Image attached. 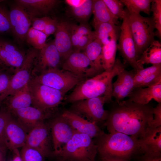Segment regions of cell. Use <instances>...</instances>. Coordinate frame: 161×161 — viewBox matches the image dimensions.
<instances>
[{
    "label": "cell",
    "mask_w": 161,
    "mask_h": 161,
    "mask_svg": "<svg viewBox=\"0 0 161 161\" xmlns=\"http://www.w3.org/2000/svg\"><path fill=\"white\" fill-rule=\"evenodd\" d=\"M136 72L134 70L128 71L125 69L118 75L116 80L112 84V97L115 98V102L123 100L133 90Z\"/></svg>",
    "instance_id": "d6986e66"
},
{
    "label": "cell",
    "mask_w": 161,
    "mask_h": 161,
    "mask_svg": "<svg viewBox=\"0 0 161 161\" xmlns=\"http://www.w3.org/2000/svg\"><path fill=\"white\" fill-rule=\"evenodd\" d=\"M3 65V64H2V63L1 61L0 60V65Z\"/></svg>",
    "instance_id": "db71d44e"
},
{
    "label": "cell",
    "mask_w": 161,
    "mask_h": 161,
    "mask_svg": "<svg viewBox=\"0 0 161 161\" xmlns=\"http://www.w3.org/2000/svg\"><path fill=\"white\" fill-rule=\"evenodd\" d=\"M151 12L153 13L151 18L154 28L157 30L155 32L160 38L161 36V0H152L151 5Z\"/></svg>",
    "instance_id": "836d02e7"
},
{
    "label": "cell",
    "mask_w": 161,
    "mask_h": 161,
    "mask_svg": "<svg viewBox=\"0 0 161 161\" xmlns=\"http://www.w3.org/2000/svg\"><path fill=\"white\" fill-rule=\"evenodd\" d=\"M103 46L100 41L96 38L86 47L83 52L100 73L104 71L102 53Z\"/></svg>",
    "instance_id": "4316f807"
},
{
    "label": "cell",
    "mask_w": 161,
    "mask_h": 161,
    "mask_svg": "<svg viewBox=\"0 0 161 161\" xmlns=\"http://www.w3.org/2000/svg\"><path fill=\"white\" fill-rule=\"evenodd\" d=\"M85 0H66L65 1L71 8L78 7L82 4Z\"/></svg>",
    "instance_id": "c3c4849f"
},
{
    "label": "cell",
    "mask_w": 161,
    "mask_h": 161,
    "mask_svg": "<svg viewBox=\"0 0 161 161\" xmlns=\"http://www.w3.org/2000/svg\"><path fill=\"white\" fill-rule=\"evenodd\" d=\"M4 1V0H0V2L3 1Z\"/></svg>",
    "instance_id": "11a10c76"
},
{
    "label": "cell",
    "mask_w": 161,
    "mask_h": 161,
    "mask_svg": "<svg viewBox=\"0 0 161 161\" xmlns=\"http://www.w3.org/2000/svg\"><path fill=\"white\" fill-rule=\"evenodd\" d=\"M47 37L43 32L31 27L27 33L26 40L34 48L41 50L45 45Z\"/></svg>",
    "instance_id": "d6a6232c"
},
{
    "label": "cell",
    "mask_w": 161,
    "mask_h": 161,
    "mask_svg": "<svg viewBox=\"0 0 161 161\" xmlns=\"http://www.w3.org/2000/svg\"><path fill=\"white\" fill-rule=\"evenodd\" d=\"M92 13L94 27L102 23L116 25L119 23L118 18L112 13L103 0H93Z\"/></svg>",
    "instance_id": "d4e9b609"
},
{
    "label": "cell",
    "mask_w": 161,
    "mask_h": 161,
    "mask_svg": "<svg viewBox=\"0 0 161 161\" xmlns=\"http://www.w3.org/2000/svg\"><path fill=\"white\" fill-rule=\"evenodd\" d=\"M97 153V145L92 138L76 131L67 143L52 155L72 161H95Z\"/></svg>",
    "instance_id": "277c9868"
},
{
    "label": "cell",
    "mask_w": 161,
    "mask_h": 161,
    "mask_svg": "<svg viewBox=\"0 0 161 161\" xmlns=\"http://www.w3.org/2000/svg\"><path fill=\"white\" fill-rule=\"evenodd\" d=\"M76 31L80 37L90 34L93 32L91 31L90 27L86 23H81L79 25H76Z\"/></svg>",
    "instance_id": "bcb514c9"
},
{
    "label": "cell",
    "mask_w": 161,
    "mask_h": 161,
    "mask_svg": "<svg viewBox=\"0 0 161 161\" xmlns=\"http://www.w3.org/2000/svg\"><path fill=\"white\" fill-rule=\"evenodd\" d=\"M0 2V34L11 31L9 11Z\"/></svg>",
    "instance_id": "f35d334b"
},
{
    "label": "cell",
    "mask_w": 161,
    "mask_h": 161,
    "mask_svg": "<svg viewBox=\"0 0 161 161\" xmlns=\"http://www.w3.org/2000/svg\"><path fill=\"white\" fill-rule=\"evenodd\" d=\"M10 78L6 73L0 72V98L7 90Z\"/></svg>",
    "instance_id": "ee69618b"
},
{
    "label": "cell",
    "mask_w": 161,
    "mask_h": 161,
    "mask_svg": "<svg viewBox=\"0 0 161 161\" xmlns=\"http://www.w3.org/2000/svg\"><path fill=\"white\" fill-rule=\"evenodd\" d=\"M33 106L44 111L52 110L61 104L65 93L32 80L28 83Z\"/></svg>",
    "instance_id": "8992f818"
},
{
    "label": "cell",
    "mask_w": 161,
    "mask_h": 161,
    "mask_svg": "<svg viewBox=\"0 0 161 161\" xmlns=\"http://www.w3.org/2000/svg\"><path fill=\"white\" fill-rule=\"evenodd\" d=\"M71 24L66 21L58 22L55 33V44L61 58L64 60L73 50L71 37Z\"/></svg>",
    "instance_id": "ffe728a7"
},
{
    "label": "cell",
    "mask_w": 161,
    "mask_h": 161,
    "mask_svg": "<svg viewBox=\"0 0 161 161\" xmlns=\"http://www.w3.org/2000/svg\"><path fill=\"white\" fill-rule=\"evenodd\" d=\"M15 153V155L13 160L11 161H22L20 157V153L17 151V149L13 151Z\"/></svg>",
    "instance_id": "816d5d0a"
},
{
    "label": "cell",
    "mask_w": 161,
    "mask_h": 161,
    "mask_svg": "<svg viewBox=\"0 0 161 161\" xmlns=\"http://www.w3.org/2000/svg\"><path fill=\"white\" fill-rule=\"evenodd\" d=\"M37 56V67L41 72L49 69L58 68L61 59L54 41L46 43Z\"/></svg>",
    "instance_id": "44dd1931"
},
{
    "label": "cell",
    "mask_w": 161,
    "mask_h": 161,
    "mask_svg": "<svg viewBox=\"0 0 161 161\" xmlns=\"http://www.w3.org/2000/svg\"><path fill=\"white\" fill-rule=\"evenodd\" d=\"M32 80L65 94L84 80L69 72L58 68L48 69Z\"/></svg>",
    "instance_id": "52a82bcc"
},
{
    "label": "cell",
    "mask_w": 161,
    "mask_h": 161,
    "mask_svg": "<svg viewBox=\"0 0 161 161\" xmlns=\"http://www.w3.org/2000/svg\"><path fill=\"white\" fill-rule=\"evenodd\" d=\"M130 14H140L143 12L149 15L151 12V0H120Z\"/></svg>",
    "instance_id": "4dcf8cb0"
},
{
    "label": "cell",
    "mask_w": 161,
    "mask_h": 161,
    "mask_svg": "<svg viewBox=\"0 0 161 161\" xmlns=\"http://www.w3.org/2000/svg\"><path fill=\"white\" fill-rule=\"evenodd\" d=\"M142 161H161V156L144 154L142 157Z\"/></svg>",
    "instance_id": "7dc6e473"
},
{
    "label": "cell",
    "mask_w": 161,
    "mask_h": 161,
    "mask_svg": "<svg viewBox=\"0 0 161 161\" xmlns=\"http://www.w3.org/2000/svg\"><path fill=\"white\" fill-rule=\"evenodd\" d=\"M28 84L8 99L7 105L8 110L10 112L30 106L32 104V97Z\"/></svg>",
    "instance_id": "484cf974"
},
{
    "label": "cell",
    "mask_w": 161,
    "mask_h": 161,
    "mask_svg": "<svg viewBox=\"0 0 161 161\" xmlns=\"http://www.w3.org/2000/svg\"><path fill=\"white\" fill-rule=\"evenodd\" d=\"M128 97L129 101L142 105L148 104L152 100L161 103V83L146 88H134Z\"/></svg>",
    "instance_id": "cb8c5ba5"
},
{
    "label": "cell",
    "mask_w": 161,
    "mask_h": 161,
    "mask_svg": "<svg viewBox=\"0 0 161 161\" xmlns=\"http://www.w3.org/2000/svg\"><path fill=\"white\" fill-rule=\"evenodd\" d=\"M139 143L140 151L144 154L161 156V126L149 128Z\"/></svg>",
    "instance_id": "603a6c76"
},
{
    "label": "cell",
    "mask_w": 161,
    "mask_h": 161,
    "mask_svg": "<svg viewBox=\"0 0 161 161\" xmlns=\"http://www.w3.org/2000/svg\"><path fill=\"white\" fill-rule=\"evenodd\" d=\"M49 126L53 148L52 155L58 151L67 143L76 131L62 114L54 118Z\"/></svg>",
    "instance_id": "7c38bea8"
},
{
    "label": "cell",
    "mask_w": 161,
    "mask_h": 161,
    "mask_svg": "<svg viewBox=\"0 0 161 161\" xmlns=\"http://www.w3.org/2000/svg\"><path fill=\"white\" fill-rule=\"evenodd\" d=\"M58 158V160L57 161H72L70 160L63 159L61 158H59V157H57Z\"/></svg>",
    "instance_id": "f5cc1de1"
},
{
    "label": "cell",
    "mask_w": 161,
    "mask_h": 161,
    "mask_svg": "<svg viewBox=\"0 0 161 161\" xmlns=\"http://www.w3.org/2000/svg\"><path fill=\"white\" fill-rule=\"evenodd\" d=\"M93 0H85L79 6L71 8L73 17L81 23H86L92 13Z\"/></svg>",
    "instance_id": "1f68e13d"
},
{
    "label": "cell",
    "mask_w": 161,
    "mask_h": 161,
    "mask_svg": "<svg viewBox=\"0 0 161 161\" xmlns=\"http://www.w3.org/2000/svg\"><path fill=\"white\" fill-rule=\"evenodd\" d=\"M100 157L102 161H125L109 157Z\"/></svg>",
    "instance_id": "f907efd6"
},
{
    "label": "cell",
    "mask_w": 161,
    "mask_h": 161,
    "mask_svg": "<svg viewBox=\"0 0 161 161\" xmlns=\"http://www.w3.org/2000/svg\"><path fill=\"white\" fill-rule=\"evenodd\" d=\"M94 27L96 38L103 45L109 43L115 35L118 34V27L116 25L111 23H102Z\"/></svg>",
    "instance_id": "f546056e"
},
{
    "label": "cell",
    "mask_w": 161,
    "mask_h": 161,
    "mask_svg": "<svg viewBox=\"0 0 161 161\" xmlns=\"http://www.w3.org/2000/svg\"><path fill=\"white\" fill-rule=\"evenodd\" d=\"M127 18L138 60L143 51L154 40L156 35L154 26L151 18L143 17L140 14L127 12Z\"/></svg>",
    "instance_id": "5b68a950"
},
{
    "label": "cell",
    "mask_w": 161,
    "mask_h": 161,
    "mask_svg": "<svg viewBox=\"0 0 161 161\" xmlns=\"http://www.w3.org/2000/svg\"><path fill=\"white\" fill-rule=\"evenodd\" d=\"M137 62L143 66L148 64H161V43L158 41H153L143 52Z\"/></svg>",
    "instance_id": "83f0119b"
},
{
    "label": "cell",
    "mask_w": 161,
    "mask_h": 161,
    "mask_svg": "<svg viewBox=\"0 0 161 161\" xmlns=\"http://www.w3.org/2000/svg\"><path fill=\"white\" fill-rule=\"evenodd\" d=\"M58 21L56 19L50 18L43 31L47 38L49 35L55 33L57 26Z\"/></svg>",
    "instance_id": "f6af8a7d"
},
{
    "label": "cell",
    "mask_w": 161,
    "mask_h": 161,
    "mask_svg": "<svg viewBox=\"0 0 161 161\" xmlns=\"http://www.w3.org/2000/svg\"><path fill=\"white\" fill-rule=\"evenodd\" d=\"M16 116L17 120L28 132L38 123L52 117V110L44 111L29 106L10 112Z\"/></svg>",
    "instance_id": "9a60e30c"
},
{
    "label": "cell",
    "mask_w": 161,
    "mask_h": 161,
    "mask_svg": "<svg viewBox=\"0 0 161 161\" xmlns=\"http://www.w3.org/2000/svg\"><path fill=\"white\" fill-rule=\"evenodd\" d=\"M117 47L125 62L137 72L144 68L137 62L134 41L128 25L127 17L123 20Z\"/></svg>",
    "instance_id": "8fae6325"
},
{
    "label": "cell",
    "mask_w": 161,
    "mask_h": 161,
    "mask_svg": "<svg viewBox=\"0 0 161 161\" xmlns=\"http://www.w3.org/2000/svg\"><path fill=\"white\" fill-rule=\"evenodd\" d=\"M38 54V50L34 48L28 51L21 66L10 78L8 87L0 98V101L12 95L28 83L31 80L32 65Z\"/></svg>",
    "instance_id": "9c48e42d"
},
{
    "label": "cell",
    "mask_w": 161,
    "mask_h": 161,
    "mask_svg": "<svg viewBox=\"0 0 161 161\" xmlns=\"http://www.w3.org/2000/svg\"><path fill=\"white\" fill-rule=\"evenodd\" d=\"M153 119L149 128H156L161 126V103L153 108Z\"/></svg>",
    "instance_id": "b9f144b4"
},
{
    "label": "cell",
    "mask_w": 161,
    "mask_h": 161,
    "mask_svg": "<svg viewBox=\"0 0 161 161\" xmlns=\"http://www.w3.org/2000/svg\"><path fill=\"white\" fill-rule=\"evenodd\" d=\"M160 72H161V64L152 65L151 66L144 68L136 72L134 76V88L144 78Z\"/></svg>",
    "instance_id": "74e56055"
},
{
    "label": "cell",
    "mask_w": 161,
    "mask_h": 161,
    "mask_svg": "<svg viewBox=\"0 0 161 161\" xmlns=\"http://www.w3.org/2000/svg\"><path fill=\"white\" fill-rule=\"evenodd\" d=\"M12 117L11 113L7 110H1L0 112V147L7 150L5 136V131L7 124Z\"/></svg>",
    "instance_id": "8d00e7d4"
},
{
    "label": "cell",
    "mask_w": 161,
    "mask_h": 161,
    "mask_svg": "<svg viewBox=\"0 0 161 161\" xmlns=\"http://www.w3.org/2000/svg\"></svg>",
    "instance_id": "6f0895ef"
},
{
    "label": "cell",
    "mask_w": 161,
    "mask_h": 161,
    "mask_svg": "<svg viewBox=\"0 0 161 161\" xmlns=\"http://www.w3.org/2000/svg\"><path fill=\"white\" fill-rule=\"evenodd\" d=\"M103 1L112 13L118 19L123 20L126 18L127 12L123 9L124 5L120 0Z\"/></svg>",
    "instance_id": "e575fe53"
},
{
    "label": "cell",
    "mask_w": 161,
    "mask_h": 161,
    "mask_svg": "<svg viewBox=\"0 0 161 161\" xmlns=\"http://www.w3.org/2000/svg\"><path fill=\"white\" fill-rule=\"evenodd\" d=\"M110 102L105 97L87 99L72 103L69 110L97 125L107 119L109 112L104 109L103 105Z\"/></svg>",
    "instance_id": "ba28073f"
},
{
    "label": "cell",
    "mask_w": 161,
    "mask_h": 161,
    "mask_svg": "<svg viewBox=\"0 0 161 161\" xmlns=\"http://www.w3.org/2000/svg\"><path fill=\"white\" fill-rule=\"evenodd\" d=\"M11 31L17 40L22 42L26 40L31 21L25 10L16 4L9 11Z\"/></svg>",
    "instance_id": "5bb4252c"
},
{
    "label": "cell",
    "mask_w": 161,
    "mask_h": 161,
    "mask_svg": "<svg viewBox=\"0 0 161 161\" xmlns=\"http://www.w3.org/2000/svg\"><path fill=\"white\" fill-rule=\"evenodd\" d=\"M96 38L94 31L90 34L82 36L80 39L76 49L75 50L79 51L84 50L86 47Z\"/></svg>",
    "instance_id": "60d3db41"
},
{
    "label": "cell",
    "mask_w": 161,
    "mask_h": 161,
    "mask_svg": "<svg viewBox=\"0 0 161 161\" xmlns=\"http://www.w3.org/2000/svg\"><path fill=\"white\" fill-rule=\"evenodd\" d=\"M97 138L95 143L100 157L128 161L140 151L139 139L135 137L116 132L105 133Z\"/></svg>",
    "instance_id": "3957f363"
},
{
    "label": "cell",
    "mask_w": 161,
    "mask_h": 161,
    "mask_svg": "<svg viewBox=\"0 0 161 161\" xmlns=\"http://www.w3.org/2000/svg\"><path fill=\"white\" fill-rule=\"evenodd\" d=\"M20 154L22 161H44L45 158L38 151L26 145L21 148Z\"/></svg>",
    "instance_id": "d590c367"
},
{
    "label": "cell",
    "mask_w": 161,
    "mask_h": 161,
    "mask_svg": "<svg viewBox=\"0 0 161 161\" xmlns=\"http://www.w3.org/2000/svg\"><path fill=\"white\" fill-rule=\"evenodd\" d=\"M50 18L47 16L34 18L31 20L32 27L35 30L43 32Z\"/></svg>",
    "instance_id": "7bdbcfd3"
},
{
    "label": "cell",
    "mask_w": 161,
    "mask_h": 161,
    "mask_svg": "<svg viewBox=\"0 0 161 161\" xmlns=\"http://www.w3.org/2000/svg\"><path fill=\"white\" fill-rule=\"evenodd\" d=\"M28 132L17 119L11 117L6 126L5 136L7 149L14 151L25 145Z\"/></svg>",
    "instance_id": "2e32d148"
},
{
    "label": "cell",
    "mask_w": 161,
    "mask_h": 161,
    "mask_svg": "<svg viewBox=\"0 0 161 161\" xmlns=\"http://www.w3.org/2000/svg\"><path fill=\"white\" fill-rule=\"evenodd\" d=\"M153 108L129 101L115 102L104 123L109 133L120 132L139 139L145 135L153 119Z\"/></svg>",
    "instance_id": "6da1fadb"
},
{
    "label": "cell",
    "mask_w": 161,
    "mask_h": 161,
    "mask_svg": "<svg viewBox=\"0 0 161 161\" xmlns=\"http://www.w3.org/2000/svg\"><path fill=\"white\" fill-rule=\"evenodd\" d=\"M62 68L84 79L100 73L83 52L75 50L64 60Z\"/></svg>",
    "instance_id": "30bf717a"
},
{
    "label": "cell",
    "mask_w": 161,
    "mask_h": 161,
    "mask_svg": "<svg viewBox=\"0 0 161 161\" xmlns=\"http://www.w3.org/2000/svg\"><path fill=\"white\" fill-rule=\"evenodd\" d=\"M16 4L21 7L29 16L33 18L46 15L59 3L57 0H17Z\"/></svg>",
    "instance_id": "ac0fdd59"
},
{
    "label": "cell",
    "mask_w": 161,
    "mask_h": 161,
    "mask_svg": "<svg viewBox=\"0 0 161 161\" xmlns=\"http://www.w3.org/2000/svg\"><path fill=\"white\" fill-rule=\"evenodd\" d=\"M161 83V72L155 73L144 78L134 88L148 87Z\"/></svg>",
    "instance_id": "ab89813d"
},
{
    "label": "cell",
    "mask_w": 161,
    "mask_h": 161,
    "mask_svg": "<svg viewBox=\"0 0 161 161\" xmlns=\"http://www.w3.org/2000/svg\"><path fill=\"white\" fill-rule=\"evenodd\" d=\"M25 57L16 46L0 37V60L3 65L16 70L21 66Z\"/></svg>",
    "instance_id": "7402d4cb"
},
{
    "label": "cell",
    "mask_w": 161,
    "mask_h": 161,
    "mask_svg": "<svg viewBox=\"0 0 161 161\" xmlns=\"http://www.w3.org/2000/svg\"><path fill=\"white\" fill-rule=\"evenodd\" d=\"M118 34L115 35L107 44L102 47L103 67L104 71L111 70L115 61Z\"/></svg>",
    "instance_id": "f1b7e54d"
},
{
    "label": "cell",
    "mask_w": 161,
    "mask_h": 161,
    "mask_svg": "<svg viewBox=\"0 0 161 161\" xmlns=\"http://www.w3.org/2000/svg\"><path fill=\"white\" fill-rule=\"evenodd\" d=\"M49 129L44 121L38 124L28 132L25 145L38 151L45 157L52 153Z\"/></svg>",
    "instance_id": "4fadbf2b"
},
{
    "label": "cell",
    "mask_w": 161,
    "mask_h": 161,
    "mask_svg": "<svg viewBox=\"0 0 161 161\" xmlns=\"http://www.w3.org/2000/svg\"><path fill=\"white\" fill-rule=\"evenodd\" d=\"M124 65L118 58L109 70L104 71L92 78L84 80L77 85L65 98L66 103L99 97H105L110 102L112 97V80L125 69Z\"/></svg>",
    "instance_id": "7a4b0ae2"
},
{
    "label": "cell",
    "mask_w": 161,
    "mask_h": 161,
    "mask_svg": "<svg viewBox=\"0 0 161 161\" xmlns=\"http://www.w3.org/2000/svg\"><path fill=\"white\" fill-rule=\"evenodd\" d=\"M7 150L0 147V161H6Z\"/></svg>",
    "instance_id": "681fc988"
},
{
    "label": "cell",
    "mask_w": 161,
    "mask_h": 161,
    "mask_svg": "<svg viewBox=\"0 0 161 161\" xmlns=\"http://www.w3.org/2000/svg\"><path fill=\"white\" fill-rule=\"evenodd\" d=\"M1 110L0 109V112H1Z\"/></svg>",
    "instance_id": "9f6ffc18"
},
{
    "label": "cell",
    "mask_w": 161,
    "mask_h": 161,
    "mask_svg": "<svg viewBox=\"0 0 161 161\" xmlns=\"http://www.w3.org/2000/svg\"><path fill=\"white\" fill-rule=\"evenodd\" d=\"M61 114L78 132L86 134L92 138L98 137L105 133L96 123L70 110H65Z\"/></svg>",
    "instance_id": "e0dca14e"
}]
</instances>
